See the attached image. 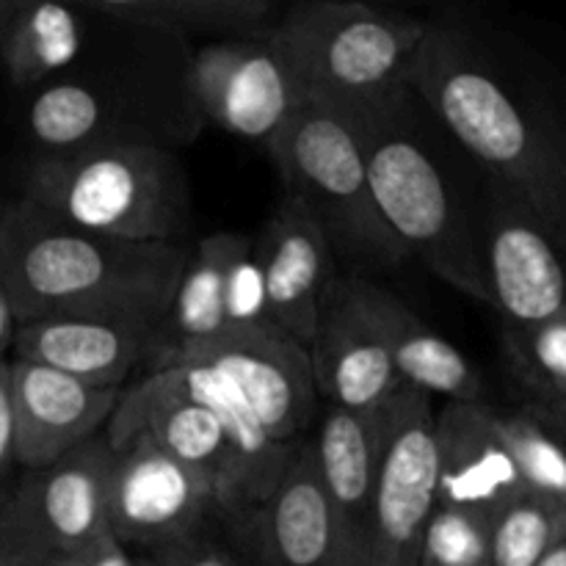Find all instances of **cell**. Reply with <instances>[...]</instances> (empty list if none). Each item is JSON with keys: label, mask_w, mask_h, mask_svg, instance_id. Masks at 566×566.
<instances>
[{"label": "cell", "mask_w": 566, "mask_h": 566, "mask_svg": "<svg viewBox=\"0 0 566 566\" xmlns=\"http://www.w3.org/2000/svg\"><path fill=\"white\" fill-rule=\"evenodd\" d=\"M562 72L525 44L462 22H429L407 86L481 177L523 199L566 247Z\"/></svg>", "instance_id": "6da1fadb"}, {"label": "cell", "mask_w": 566, "mask_h": 566, "mask_svg": "<svg viewBox=\"0 0 566 566\" xmlns=\"http://www.w3.org/2000/svg\"><path fill=\"white\" fill-rule=\"evenodd\" d=\"M188 252L83 232L28 199L0 216V287L17 326L72 315L166 321Z\"/></svg>", "instance_id": "7a4b0ae2"}, {"label": "cell", "mask_w": 566, "mask_h": 566, "mask_svg": "<svg viewBox=\"0 0 566 566\" xmlns=\"http://www.w3.org/2000/svg\"><path fill=\"white\" fill-rule=\"evenodd\" d=\"M133 437L202 475L224 523L269 497L298 446L271 440L235 390L197 365H166L122 390L105 440L116 453Z\"/></svg>", "instance_id": "3957f363"}, {"label": "cell", "mask_w": 566, "mask_h": 566, "mask_svg": "<svg viewBox=\"0 0 566 566\" xmlns=\"http://www.w3.org/2000/svg\"><path fill=\"white\" fill-rule=\"evenodd\" d=\"M340 103L352 116L370 193L387 230L409 258L423 260L453 291L490 307L479 243L481 208L470 210L431 155L415 114L412 88Z\"/></svg>", "instance_id": "277c9868"}, {"label": "cell", "mask_w": 566, "mask_h": 566, "mask_svg": "<svg viewBox=\"0 0 566 566\" xmlns=\"http://www.w3.org/2000/svg\"><path fill=\"white\" fill-rule=\"evenodd\" d=\"M269 149L285 197L307 210L348 276L370 280L412 260L376 210L363 149L340 99L310 92Z\"/></svg>", "instance_id": "5b68a950"}, {"label": "cell", "mask_w": 566, "mask_h": 566, "mask_svg": "<svg viewBox=\"0 0 566 566\" xmlns=\"http://www.w3.org/2000/svg\"><path fill=\"white\" fill-rule=\"evenodd\" d=\"M25 199L94 235L133 243H182L188 182L160 144H105L42 155L28 171Z\"/></svg>", "instance_id": "8992f818"}, {"label": "cell", "mask_w": 566, "mask_h": 566, "mask_svg": "<svg viewBox=\"0 0 566 566\" xmlns=\"http://www.w3.org/2000/svg\"><path fill=\"white\" fill-rule=\"evenodd\" d=\"M429 22L352 0L298 3L276 17V39L310 92L368 99L407 86Z\"/></svg>", "instance_id": "52a82bcc"}, {"label": "cell", "mask_w": 566, "mask_h": 566, "mask_svg": "<svg viewBox=\"0 0 566 566\" xmlns=\"http://www.w3.org/2000/svg\"><path fill=\"white\" fill-rule=\"evenodd\" d=\"M116 453L105 434L22 479L0 501V542L39 562L72 556L108 536Z\"/></svg>", "instance_id": "ba28073f"}, {"label": "cell", "mask_w": 566, "mask_h": 566, "mask_svg": "<svg viewBox=\"0 0 566 566\" xmlns=\"http://www.w3.org/2000/svg\"><path fill=\"white\" fill-rule=\"evenodd\" d=\"M166 365H197L219 376L260 429L282 446L302 442L318 420L321 398L310 352L276 326L224 329L169 352L160 368Z\"/></svg>", "instance_id": "9c48e42d"}, {"label": "cell", "mask_w": 566, "mask_h": 566, "mask_svg": "<svg viewBox=\"0 0 566 566\" xmlns=\"http://www.w3.org/2000/svg\"><path fill=\"white\" fill-rule=\"evenodd\" d=\"M434 398L401 387L381 407V457L365 566H418L437 509Z\"/></svg>", "instance_id": "30bf717a"}, {"label": "cell", "mask_w": 566, "mask_h": 566, "mask_svg": "<svg viewBox=\"0 0 566 566\" xmlns=\"http://www.w3.org/2000/svg\"><path fill=\"white\" fill-rule=\"evenodd\" d=\"M188 94L199 116L269 147L310 97V88L265 31L202 44L188 59Z\"/></svg>", "instance_id": "8fae6325"}, {"label": "cell", "mask_w": 566, "mask_h": 566, "mask_svg": "<svg viewBox=\"0 0 566 566\" xmlns=\"http://www.w3.org/2000/svg\"><path fill=\"white\" fill-rule=\"evenodd\" d=\"M490 307L503 332H525L566 313V247L506 188L484 180L479 216Z\"/></svg>", "instance_id": "7c38bea8"}, {"label": "cell", "mask_w": 566, "mask_h": 566, "mask_svg": "<svg viewBox=\"0 0 566 566\" xmlns=\"http://www.w3.org/2000/svg\"><path fill=\"white\" fill-rule=\"evenodd\" d=\"M387 293L368 276L335 274L326 285L307 352L315 390L329 407L376 412L403 387L387 343Z\"/></svg>", "instance_id": "4fadbf2b"}, {"label": "cell", "mask_w": 566, "mask_h": 566, "mask_svg": "<svg viewBox=\"0 0 566 566\" xmlns=\"http://www.w3.org/2000/svg\"><path fill=\"white\" fill-rule=\"evenodd\" d=\"M221 528L249 566H365L326 501L307 437L269 497Z\"/></svg>", "instance_id": "5bb4252c"}, {"label": "cell", "mask_w": 566, "mask_h": 566, "mask_svg": "<svg viewBox=\"0 0 566 566\" xmlns=\"http://www.w3.org/2000/svg\"><path fill=\"white\" fill-rule=\"evenodd\" d=\"M224 523L202 475L147 437L116 451L108 490V531L119 545L153 553Z\"/></svg>", "instance_id": "9a60e30c"}, {"label": "cell", "mask_w": 566, "mask_h": 566, "mask_svg": "<svg viewBox=\"0 0 566 566\" xmlns=\"http://www.w3.org/2000/svg\"><path fill=\"white\" fill-rule=\"evenodd\" d=\"M166 321L155 318H44L20 324L14 359L44 365L92 387L125 390L158 370L166 357Z\"/></svg>", "instance_id": "2e32d148"}, {"label": "cell", "mask_w": 566, "mask_h": 566, "mask_svg": "<svg viewBox=\"0 0 566 566\" xmlns=\"http://www.w3.org/2000/svg\"><path fill=\"white\" fill-rule=\"evenodd\" d=\"M17 468L42 470L94 437L119 407L122 390L92 387L44 365L9 359Z\"/></svg>", "instance_id": "e0dca14e"}, {"label": "cell", "mask_w": 566, "mask_h": 566, "mask_svg": "<svg viewBox=\"0 0 566 566\" xmlns=\"http://www.w3.org/2000/svg\"><path fill=\"white\" fill-rule=\"evenodd\" d=\"M437 501L462 512L481 514L492 523L514 497L528 492L509 457L486 401L446 407L434 418Z\"/></svg>", "instance_id": "ac0fdd59"}, {"label": "cell", "mask_w": 566, "mask_h": 566, "mask_svg": "<svg viewBox=\"0 0 566 566\" xmlns=\"http://www.w3.org/2000/svg\"><path fill=\"white\" fill-rule=\"evenodd\" d=\"M254 247L263 271L271 324L310 348L321 298L337 274L324 232L302 205L282 197L265 230L254 238Z\"/></svg>", "instance_id": "d6986e66"}, {"label": "cell", "mask_w": 566, "mask_h": 566, "mask_svg": "<svg viewBox=\"0 0 566 566\" xmlns=\"http://www.w3.org/2000/svg\"><path fill=\"white\" fill-rule=\"evenodd\" d=\"M307 442L332 512L368 558L370 509L381 457V409L352 412L326 403Z\"/></svg>", "instance_id": "ffe728a7"}, {"label": "cell", "mask_w": 566, "mask_h": 566, "mask_svg": "<svg viewBox=\"0 0 566 566\" xmlns=\"http://www.w3.org/2000/svg\"><path fill=\"white\" fill-rule=\"evenodd\" d=\"M0 61L17 88L70 72L88 48L86 9L61 3H11L0 22Z\"/></svg>", "instance_id": "44dd1931"}, {"label": "cell", "mask_w": 566, "mask_h": 566, "mask_svg": "<svg viewBox=\"0 0 566 566\" xmlns=\"http://www.w3.org/2000/svg\"><path fill=\"white\" fill-rule=\"evenodd\" d=\"M385 329L392 365L403 387L457 403L484 401V379L453 343L437 335L396 293H387Z\"/></svg>", "instance_id": "7402d4cb"}, {"label": "cell", "mask_w": 566, "mask_h": 566, "mask_svg": "<svg viewBox=\"0 0 566 566\" xmlns=\"http://www.w3.org/2000/svg\"><path fill=\"white\" fill-rule=\"evenodd\" d=\"M92 14L125 28L186 36V33H219L252 36L274 28L276 6L269 0H97L83 3Z\"/></svg>", "instance_id": "603a6c76"}, {"label": "cell", "mask_w": 566, "mask_h": 566, "mask_svg": "<svg viewBox=\"0 0 566 566\" xmlns=\"http://www.w3.org/2000/svg\"><path fill=\"white\" fill-rule=\"evenodd\" d=\"M238 241L241 232H216L191 247L166 313V354L224 332L227 271Z\"/></svg>", "instance_id": "cb8c5ba5"}, {"label": "cell", "mask_w": 566, "mask_h": 566, "mask_svg": "<svg viewBox=\"0 0 566 566\" xmlns=\"http://www.w3.org/2000/svg\"><path fill=\"white\" fill-rule=\"evenodd\" d=\"M495 423L525 490L566 506V423L531 403L495 409Z\"/></svg>", "instance_id": "d4e9b609"}, {"label": "cell", "mask_w": 566, "mask_h": 566, "mask_svg": "<svg viewBox=\"0 0 566 566\" xmlns=\"http://www.w3.org/2000/svg\"><path fill=\"white\" fill-rule=\"evenodd\" d=\"M514 379L531 407L566 423V313L525 332H503Z\"/></svg>", "instance_id": "484cf974"}, {"label": "cell", "mask_w": 566, "mask_h": 566, "mask_svg": "<svg viewBox=\"0 0 566 566\" xmlns=\"http://www.w3.org/2000/svg\"><path fill=\"white\" fill-rule=\"evenodd\" d=\"M564 528V503L523 492L492 517V566H539Z\"/></svg>", "instance_id": "4316f807"}, {"label": "cell", "mask_w": 566, "mask_h": 566, "mask_svg": "<svg viewBox=\"0 0 566 566\" xmlns=\"http://www.w3.org/2000/svg\"><path fill=\"white\" fill-rule=\"evenodd\" d=\"M492 523L437 503L423 531L418 566H492Z\"/></svg>", "instance_id": "83f0119b"}, {"label": "cell", "mask_w": 566, "mask_h": 566, "mask_svg": "<svg viewBox=\"0 0 566 566\" xmlns=\"http://www.w3.org/2000/svg\"><path fill=\"white\" fill-rule=\"evenodd\" d=\"M274 326L265 302L263 271H260L258 247L252 235H241L227 271L224 293V329H258Z\"/></svg>", "instance_id": "f1b7e54d"}, {"label": "cell", "mask_w": 566, "mask_h": 566, "mask_svg": "<svg viewBox=\"0 0 566 566\" xmlns=\"http://www.w3.org/2000/svg\"><path fill=\"white\" fill-rule=\"evenodd\" d=\"M147 562L153 566H249L235 547L216 539L210 531L153 551Z\"/></svg>", "instance_id": "f546056e"}, {"label": "cell", "mask_w": 566, "mask_h": 566, "mask_svg": "<svg viewBox=\"0 0 566 566\" xmlns=\"http://www.w3.org/2000/svg\"><path fill=\"white\" fill-rule=\"evenodd\" d=\"M14 473H17L14 407H11L9 359H6V363H0V501L9 495Z\"/></svg>", "instance_id": "4dcf8cb0"}, {"label": "cell", "mask_w": 566, "mask_h": 566, "mask_svg": "<svg viewBox=\"0 0 566 566\" xmlns=\"http://www.w3.org/2000/svg\"><path fill=\"white\" fill-rule=\"evenodd\" d=\"M48 566H138V558H133L130 551L108 534L94 545L72 553V556L53 558Z\"/></svg>", "instance_id": "1f68e13d"}, {"label": "cell", "mask_w": 566, "mask_h": 566, "mask_svg": "<svg viewBox=\"0 0 566 566\" xmlns=\"http://www.w3.org/2000/svg\"><path fill=\"white\" fill-rule=\"evenodd\" d=\"M17 321L11 315L9 298H6L3 287H0V363L6 359V352H11V340H14Z\"/></svg>", "instance_id": "d6a6232c"}, {"label": "cell", "mask_w": 566, "mask_h": 566, "mask_svg": "<svg viewBox=\"0 0 566 566\" xmlns=\"http://www.w3.org/2000/svg\"><path fill=\"white\" fill-rule=\"evenodd\" d=\"M0 566H48V562H39V558L25 556V553L14 551V547L0 542Z\"/></svg>", "instance_id": "836d02e7"}, {"label": "cell", "mask_w": 566, "mask_h": 566, "mask_svg": "<svg viewBox=\"0 0 566 566\" xmlns=\"http://www.w3.org/2000/svg\"><path fill=\"white\" fill-rule=\"evenodd\" d=\"M539 566H566V528L562 531V536L553 542L551 551L545 553V558H542Z\"/></svg>", "instance_id": "e575fe53"}, {"label": "cell", "mask_w": 566, "mask_h": 566, "mask_svg": "<svg viewBox=\"0 0 566 566\" xmlns=\"http://www.w3.org/2000/svg\"><path fill=\"white\" fill-rule=\"evenodd\" d=\"M558 125H562V147L566 166V75H562V81H558Z\"/></svg>", "instance_id": "d590c367"}, {"label": "cell", "mask_w": 566, "mask_h": 566, "mask_svg": "<svg viewBox=\"0 0 566 566\" xmlns=\"http://www.w3.org/2000/svg\"><path fill=\"white\" fill-rule=\"evenodd\" d=\"M9 9H11L9 0H0V22H3V17L9 14Z\"/></svg>", "instance_id": "8d00e7d4"}, {"label": "cell", "mask_w": 566, "mask_h": 566, "mask_svg": "<svg viewBox=\"0 0 566 566\" xmlns=\"http://www.w3.org/2000/svg\"><path fill=\"white\" fill-rule=\"evenodd\" d=\"M138 566H153V564H149L147 558H138Z\"/></svg>", "instance_id": "74e56055"}, {"label": "cell", "mask_w": 566, "mask_h": 566, "mask_svg": "<svg viewBox=\"0 0 566 566\" xmlns=\"http://www.w3.org/2000/svg\"><path fill=\"white\" fill-rule=\"evenodd\" d=\"M3 363H6V359H3Z\"/></svg>", "instance_id": "f35d334b"}]
</instances>
